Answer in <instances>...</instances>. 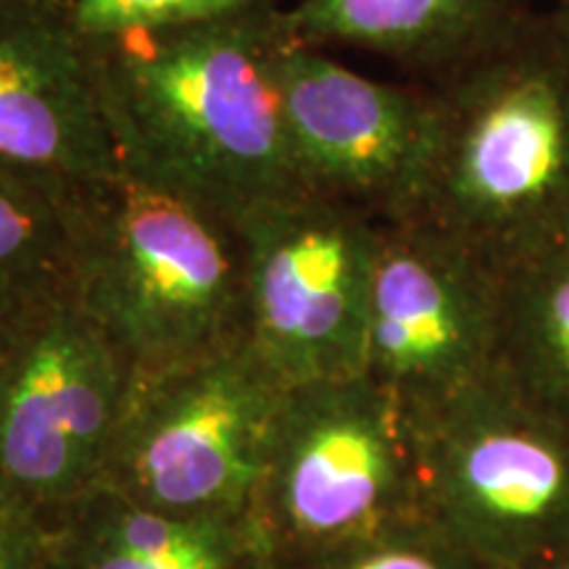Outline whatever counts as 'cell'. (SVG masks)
<instances>
[{"label": "cell", "mask_w": 569, "mask_h": 569, "mask_svg": "<svg viewBox=\"0 0 569 569\" xmlns=\"http://www.w3.org/2000/svg\"><path fill=\"white\" fill-rule=\"evenodd\" d=\"M246 569H274L272 565H269V561H264V559H261V561H256V565H251V567H246Z\"/></svg>", "instance_id": "21"}, {"label": "cell", "mask_w": 569, "mask_h": 569, "mask_svg": "<svg viewBox=\"0 0 569 569\" xmlns=\"http://www.w3.org/2000/svg\"><path fill=\"white\" fill-rule=\"evenodd\" d=\"M557 6H561V9H565V11H569V0H559V3Z\"/></svg>", "instance_id": "22"}, {"label": "cell", "mask_w": 569, "mask_h": 569, "mask_svg": "<svg viewBox=\"0 0 569 569\" xmlns=\"http://www.w3.org/2000/svg\"><path fill=\"white\" fill-rule=\"evenodd\" d=\"M530 11V0H301L284 17L306 46L361 48L432 80L486 51Z\"/></svg>", "instance_id": "12"}, {"label": "cell", "mask_w": 569, "mask_h": 569, "mask_svg": "<svg viewBox=\"0 0 569 569\" xmlns=\"http://www.w3.org/2000/svg\"><path fill=\"white\" fill-rule=\"evenodd\" d=\"M40 303V301H38ZM34 303H13V301H0V388H3L6 375L17 353L21 330H24V319L30 315Z\"/></svg>", "instance_id": "19"}, {"label": "cell", "mask_w": 569, "mask_h": 569, "mask_svg": "<svg viewBox=\"0 0 569 569\" xmlns=\"http://www.w3.org/2000/svg\"><path fill=\"white\" fill-rule=\"evenodd\" d=\"M296 188L388 222L415 196L427 142V90L388 84L293 40L277 71Z\"/></svg>", "instance_id": "10"}, {"label": "cell", "mask_w": 569, "mask_h": 569, "mask_svg": "<svg viewBox=\"0 0 569 569\" xmlns=\"http://www.w3.org/2000/svg\"><path fill=\"white\" fill-rule=\"evenodd\" d=\"M132 380L69 290L34 303L0 388V486L48 515L101 486Z\"/></svg>", "instance_id": "9"}, {"label": "cell", "mask_w": 569, "mask_h": 569, "mask_svg": "<svg viewBox=\"0 0 569 569\" xmlns=\"http://www.w3.org/2000/svg\"><path fill=\"white\" fill-rule=\"evenodd\" d=\"M51 515L0 486V569H51Z\"/></svg>", "instance_id": "18"}, {"label": "cell", "mask_w": 569, "mask_h": 569, "mask_svg": "<svg viewBox=\"0 0 569 569\" xmlns=\"http://www.w3.org/2000/svg\"><path fill=\"white\" fill-rule=\"evenodd\" d=\"M251 0H71L82 38L172 30L240 11Z\"/></svg>", "instance_id": "16"}, {"label": "cell", "mask_w": 569, "mask_h": 569, "mask_svg": "<svg viewBox=\"0 0 569 569\" xmlns=\"http://www.w3.org/2000/svg\"><path fill=\"white\" fill-rule=\"evenodd\" d=\"M425 90L422 167L398 219L498 267L569 243V11H530Z\"/></svg>", "instance_id": "2"}, {"label": "cell", "mask_w": 569, "mask_h": 569, "mask_svg": "<svg viewBox=\"0 0 569 569\" xmlns=\"http://www.w3.org/2000/svg\"><path fill=\"white\" fill-rule=\"evenodd\" d=\"M293 40L272 0L172 30L84 38L119 174L232 222L296 190L277 84Z\"/></svg>", "instance_id": "1"}, {"label": "cell", "mask_w": 569, "mask_h": 569, "mask_svg": "<svg viewBox=\"0 0 569 569\" xmlns=\"http://www.w3.org/2000/svg\"><path fill=\"white\" fill-rule=\"evenodd\" d=\"M419 517L403 411L367 375L284 388L251 522L277 569Z\"/></svg>", "instance_id": "5"}, {"label": "cell", "mask_w": 569, "mask_h": 569, "mask_svg": "<svg viewBox=\"0 0 569 569\" xmlns=\"http://www.w3.org/2000/svg\"><path fill=\"white\" fill-rule=\"evenodd\" d=\"M501 267L419 219L380 222L369 290L365 375L422 415L498 367Z\"/></svg>", "instance_id": "8"}, {"label": "cell", "mask_w": 569, "mask_h": 569, "mask_svg": "<svg viewBox=\"0 0 569 569\" xmlns=\"http://www.w3.org/2000/svg\"><path fill=\"white\" fill-rule=\"evenodd\" d=\"M69 293L134 377L248 340L243 246L232 219L127 174L77 196Z\"/></svg>", "instance_id": "3"}, {"label": "cell", "mask_w": 569, "mask_h": 569, "mask_svg": "<svg viewBox=\"0 0 569 569\" xmlns=\"http://www.w3.org/2000/svg\"><path fill=\"white\" fill-rule=\"evenodd\" d=\"M0 163L69 190L119 174L71 0H0Z\"/></svg>", "instance_id": "11"}, {"label": "cell", "mask_w": 569, "mask_h": 569, "mask_svg": "<svg viewBox=\"0 0 569 569\" xmlns=\"http://www.w3.org/2000/svg\"><path fill=\"white\" fill-rule=\"evenodd\" d=\"M277 569V567H274ZM284 569H486L422 517Z\"/></svg>", "instance_id": "15"}, {"label": "cell", "mask_w": 569, "mask_h": 569, "mask_svg": "<svg viewBox=\"0 0 569 569\" xmlns=\"http://www.w3.org/2000/svg\"><path fill=\"white\" fill-rule=\"evenodd\" d=\"M80 193L0 163V301L67 293Z\"/></svg>", "instance_id": "14"}, {"label": "cell", "mask_w": 569, "mask_h": 569, "mask_svg": "<svg viewBox=\"0 0 569 569\" xmlns=\"http://www.w3.org/2000/svg\"><path fill=\"white\" fill-rule=\"evenodd\" d=\"M525 569H569V553H559V557L536 561V565H530Z\"/></svg>", "instance_id": "20"}, {"label": "cell", "mask_w": 569, "mask_h": 569, "mask_svg": "<svg viewBox=\"0 0 569 569\" xmlns=\"http://www.w3.org/2000/svg\"><path fill=\"white\" fill-rule=\"evenodd\" d=\"M419 517L486 569L569 553V425L493 372L407 417Z\"/></svg>", "instance_id": "4"}, {"label": "cell", "mask_w": 569, "mask_h": 569, "mask_svg": "<svg viewBox=\"0 0 569 569\" xmlns=\"http://www.w3.org/2000/svg\"><path fill=\"white\" fill-rule=\"evenodd\" d=\"M284 386L251 343L134 377L101 488L174 517H248Z\"/></svg>", "instance_id": "6"}, {"label": "cell", "mask_w": 569, "mask_h": 569, "mask_svg": "<svg viewBox=\"0 0 569 569\" xmlns=\"http://www.w3.org/2000/svg\"><path fill=\"white\" fill-rule=\"evenodd\" d=\"M264 559L251 525L201 549L167 553V557H130L84 546L63 543L53 536L51 569H246ZM267 561V559H264Z\"/></svg>", "instance_id": "17"}, {"label": "cell", "mask_w": 569, "mask_h": 569, "mask_svg": "<svg viewBox=\"0 0 569 569\" xmlns=\"http://www.w3.org/2000/svg\"><path fill=\"white\" fill-rule=\"evenodd\" d=\"M503 317L496 372L569 425V243L501 267Z\"/></svg>", "instance_id": "13"}, {"label": "cell", "mask_w": 569, "mask_h": 569, "mask_svg": "<svg viewBox=\"0 0 569 569\" xmlns=\"http://www.w3.org/2000/svg\"><path fill=\"white\" fill-rule=\"evenodd\" d=\"M248 343L284 388L365 375L380 219L288 190L234 219Z\"/></svg>", "instance_id": "7"}]
</instances>
